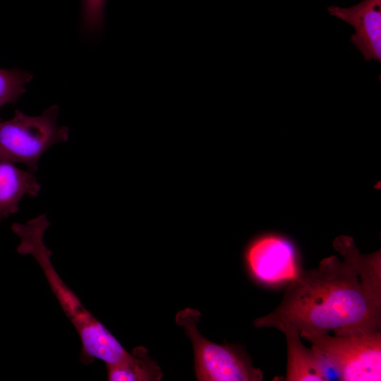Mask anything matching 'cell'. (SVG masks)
<instances>
[{
    "label": "cell",
    "instance_id": "obj_1",
    "mask_svg": "<svg viewBox=\"0 0 381 381\" xmlns=\"http://www.w3.org/2000/svg\"><path fill=\"white\" fill-rule=\"evenodd\" d=\"M253 324L276 329L286 325L299 333L361 334L380 331L381 307L366 296L352 267L330 256L316 268L302 270L277 308Z\"/></svg>",
    "mask_w": 381,
    "mask_h": 381
},
{
    "label": "cell",
    "instance_id": "obj_2",
    "mask_svg": "<svg viewBox=\"0 0 381 381\" xmlns=\"http://www.w3.org/2000/svg\"><path fill=\"white\" fill-rule=\"evenodd\" d=\"M50 225L45 214L27 221L14 222L11 230L20 238L16 251L32 255L47 280L64 312L76 329L82 344L80 361L85 365L95 358L111 365L129 353L108 329L87 310L78 296L61 279L52 262V252L44 243V234Z\"/></svg>",
    "mask_w": 381,
    "mask_h": 381
},
{
    "label": "cell",
    "instance_id": "obj_3",
    "mask_svg": "<svg viewBox=\"0 0 381 381\" xmlns=\"http://www.w3.org/2000/svg\"><path fill=\"white\" fill-rule=\"evenodd\" d=\"M59 111L57 105L39 116L16 109L11 119L0 122V156L35 171L39 159L51 146L68 140V128L57 125Z\"/></svg>",
    "mask_w": 381,
    "mask_h": 381
},
{
    "label": "cell",
    "instance_id": "obj_4",
    "mask_svg": "<svg viewBox=\"0 0 381 381\" xmlns=\"http://www.w3.org/2000/svg\"><path fill=\"white\" fill-rule=\"evenodd\" d=\"M201 316L195 309L179 312L176 322L190 338L195 353V375L200 381H261L263 373L248 355L235 345L218 344L203 337L197 323Z\"/></svg>",
    "mask_w": 381,
    "mask_h": 381
},
{
    "label": "cell",
    "instance_id": "obj_5",
    "mask_svg": "<svg viewBox=\"0 0 381 381\" xmlns=\"http://www.w3.org/2000/svg\"><path fill=\"white\" fill-rule=\"evenodd\" d=\"M299 334L337 370L341 381L381 380L380 331L343 336L304 332Z\"/></svg>",
    "mask_w": 381,
    "mask_h": 381
},
{
    "label": "cell",
    "instance_id": "obj_6",
    "mask_svg": "<svg viewBox=\"0 0 381 381\" xmlns=\"http://www.w3.org/2000/svg\"><path fill=\"white\" fill-rule=\"evenodd\" d=\"M245 259L253 277L267 285L289 282L302 270L294 243L277 234L254 238L246 250Z\"/></svg>",
    "mask_w": 381,
    "mask_h": 381
},
{
    "label": "cell",
    "instance_id": "obj_7",
    "mask_svg": "<svg viewBox=\"0 0 381 381\" xmlns=\"http://www.w3.org/2000/svg\"><path fill=\"white\" fill-rule=\"evenodd\" d=\"M327 11L355 29L350 40L365 61H381V0H363L349 8L331 6Z\"/></svg>",
    "mask_w": 381,
    "mask_h": 381
},
{
    "label": "cell",
    "instance_id": "obj_8",
    "mask_svg": "<svg viewBox=\"0 0 381 381\" xmlns=\"http://www.w3.org/2000/svg\"><path fill=\"white\" fill-rule=\"evenodd\" d=\"M333 246L356 272L366 296L381 307L380 250L368 255L361 254L352 238L346 236L336 238Z\"/></svg>",
    "mask_w": 381,
    "mask_h": 381
},
{
    "label": "cell",
    "instance_id": "obj_9",
    "mask_svg": "<svg viewBox=\"0 0 381 381\" xmlns=\"http://www.w3.org/2000/svg\"><path fill=\"white\" fill-rule=\"evenodd\" d=\"M41 184L31 171L19 169L0 156V220L18 212L25 195L37 197Z\"/></svg>",
    "mask_w": 381,
    "mask_h": 381
},
{
    "label": "cell",
    "instance_id": "obj_10",
    "mask_svg": "<svg viewBox=\"0 0 381 381\" xmlns=\"http://www.w3.org/2000/svg\"><path fill=\"white\" fill-rule=\"evenodd\" d=\"M277 329L284 333L287 346L286 381H324L313 350L301 341L299 332L282 325Z\"/></svg>",
    "mask_w": 381,
    "mask_h": 381
},
{
    "label": "cell",
    "instance_id": "obj_11",
    "mask_svg": "<svg viewBox=\"0 0 381 381\" xmlns=\"http://www.w3.org/2000/svg\"><path fill=\"white\" fill-rule=\"evenodd\" d=\"M106 367L109 381H158L162 376L144 346L134 348L124 358Z\"/></svg>",
    "mask_w": 381,
    "mask_h": 381
},
{
    "label": "cell",
    "instance_id": "obj_12",
    "mask_svg": "<svg viewBox=\"0 0 381 381\" xmlns=\"http://www.w3.org/2000/svg\"><path fill=\"white\" fill-rule=\"evenodd\" d=\"M32 77L31 73L18 68H0V107L15 103Z\"/></svg>",
    "mask_w": 381,
    "mask_h": 381
},
{
    "label": "cell",
    "instance_id": "obj_13",
    "mask_svg": "<svg viewBox=\"0 0 381 381\" xmlns=\"http://www.w3.org/2000/svg\"><path fill=\"white\" fill-rule=\"evenodd\" d=\"M106 0H83L82 28L88 34L99 31L104 25Z\"/></svg>",
    "mask_w": 381,
    "mask_h": 381
}]
</instances>
